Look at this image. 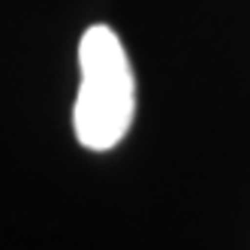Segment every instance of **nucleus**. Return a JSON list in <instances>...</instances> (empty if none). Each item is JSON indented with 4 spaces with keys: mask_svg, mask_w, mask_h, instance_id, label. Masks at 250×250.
I'll return each mask as SVG.
<instances>
[{
    "mask_svg": "<svg viewBox=\"0 0 250 250\" xmlns=\"http://www.w3.org/2000/svg\"><path fill=\"white\" fill-rule=\"evenodd\" d=\"M82 84L73 105L76 139L91 151H112L136 115V79L118 33L91 24L79 42Z\"/></svg>",
    "mask_w": 250,
    "mask_h": 250,
    "instance_id": "f257e3e1",
    "label": "nucleus"
}]
</instances>
